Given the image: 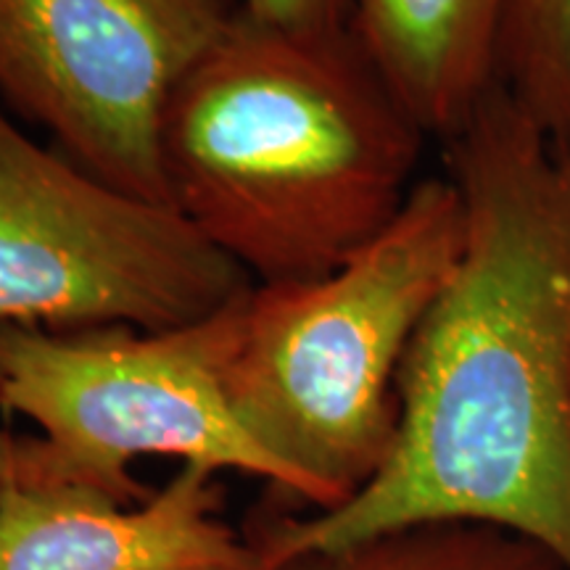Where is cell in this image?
I'll return each mask as SVG.
<instances>
[{"label":"cell","mask_w":570,"mask_h":570,"mask_svg":"<svg viewBox=\"0 0 570 570\" xmlns=\"http://www.w3.org/2000/svg\"><path fill=\"white\" fill-rule=\"evenodd\" d=\"M428 135L352 30L283 32L235 13L161 125L169 206L259 285L327 275L415 188Z\"/></svg>","instance_id":"7a4b0ae2"},{"label":"cell","mask_w":570,"mask_h":570,"mask_svg":"<svg viewBox=\"0 0 570 570\" xmlns=\"http://www.w3.org/2000/svg\"><path fill=\"white\" fill-rule=\"evenodd\" d=\"M248 288L175 206L40 146L0 109V327L164 331Z\"/></svg>","instance_id":"5b68a950"},{"label":"cell","mask_w":570,"mask_h":570,"mask_svg":"<svg viewBox=\"0 0 570 570\" xmlns=\"http://www.w3.org/2000/svg\"><path fill=\"white\" fill-rule=\"evenodd\" d=\"M444 146L465 244L399 370L391 458L267 531L256 570L425 523L512 531L570 570V167L502 85Z\"/></svg>","instance_id":"6da1fadb"},{"label":"cell","mask_w":570,"mask_h":570,"mask_svg":"<svg viewBox=\"0 0 570 570\" xmlns=\"http://www.w3.org/2000/svg\"><path fill=\"white\" fill-rule=\"evenodd\" d=\"M230 0H0V90L90 173L169 204L161 125Z\"/></svg>","instance_id":"8992f818"},{"label":"cell","mask_w":570,"mask_h":570,"mask_svg":"<svg viewBox=\"0 0 570 570\" xmlns=\"http://www.w3.org/2000/svg\"><path fill=\"white\" fill-rule=\"evenodd\" d=\"M244 17L283 32L346 30L352 0H244Z\"/></svg>","instance_id":"8fae6325"},{"label":"cell","mask_w":570,"mask_h":570,"mask_svg":"<svg viewBox=\"0 0 570 570\" xmlns=\"http://www.w3.org/2000/svg\"><path fill=\"white\" fill-rule=\"evenodd\" d=\"M554 151H558V156H560V159H562V161H566V164H568V167H570V138H568L566 142H560V146H554Z\"/></svg>","instance_id":"4fadbf2b"},{"label":"cell","mask_w":570,"mask_h":570,"mask_svg":"<svg viewBox=\"0 0 570 570\" xmlns=\"http://www.w3.org/2000/svg\"><path fill=\"white\" fill-rule=\"evenodd\" d=\"M217 475L183 465L159 494L119 504L6 470L0 570H256L254 547L219 518Z\"/></svg>","instance_id":"52a82bcc"},{"label":"cell","mask_w":570,"mask_h":570,"mask_svg":"<svg viewBox=\"0 0 570 570\" xmlns=\"http://www.w3.org/2000/svg\"><path fill=\"white\" fill-rule=\"evenodd\" d=\"M510 0H352L348 30L425 135H458L499 85Z\"/></svg>","instance_id":"ba28073f"},{"label":"cell","mask_w":570,"mask_h":570,"mask_svg":"<svg viewBox=\"0 0 570 570\" xmlns=\"http://www.w3.org/2000/svg\"><path fill=\"white\" fill-rule=\"evenodd\" d=\"M499 85L552 146L570 138V0H510Z\"/></svg>","instance_id":"30bf717a"},{"label":"cell","mask_w":570,"mask_h":570,"mask_svg":"<svg viewBox=\"0 0 570 570\" xmlns=\"http://www.w3.org/2000/svg\"><path fill=\"white\" fill-rule=\"evenodd\" d=\"M244 296L164 331L0 327V407L40 428L38 441L11 444L9 470L140 504L148 497L130 462L175 458L298 497L294 475L248 436L225 394Z\"/></svg>","instance_id":"277c9868"},{"label":"cell","mask_w":570,"mask_h":570,"mask_svg":"<svg viewBox=\"0 0 570 570\" xmlns=\"http://www.w3.org/2000/svg\"><path fill=\"white\" fill-rule=\"evenodd\" d=\"M9 452H11V441L0 436V487H3L6 470H9Z\"/></svg>","instance_id":"7c38bea8"},{"label":"cell","mask_w":570,"mask_h":570,"mask_svg":"<svg viewBox=\"0 0 570 570\" xmlns=\"http://www.w3.org/2000/svg\"><path fill=\"white\" fill-rule=\"evenodd\" d=\"M465 244L449 177L417 180L344 265L248 288L225 362L227 402L317 512L381 473L399 433V370Z\"/></svg>","instance_id":"3957f363"},{"label":"cell","mask_w":570,"mask_h":570,"mask_svg":"<svg viewBox=\"0 0 570 570\" xmlns=\"http://www.w3.org/2000/svg\"><path fill=\"white\" fill-rule=\"evenodd\" d=\"M283 570H566L518 533L481 523H425L346 550L309 554Z\"/></svg>","instance_id":"9c48e42d"}]
</instances>
